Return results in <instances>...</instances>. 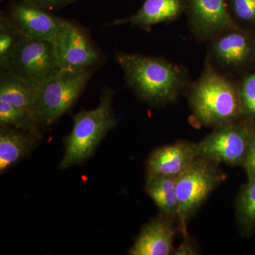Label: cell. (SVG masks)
<instances>
[{
  "mask_svg": "<svg viewBox=\"0 0 255 255\" xmlns=\"http://www.w3.org/2000/svg\"><path fill=\"white\" fill-rule=\"evenodd\" d=\"M116 60L123 70L127 85L152 105L173 101L185 82L184 70L162 58L121 53Z\"/></svg>",
  "mask_w": 255,
  "mask_h": 255,
  "instance_id": "obj_1",
  "label": "cell"
},
{
  "mask_svg": "<svg viewBox=\"0 0 255 255\" xmlns=\"http://www.w3.org/2000/svg\"><path fill=\"white\" fill-rule=\"evenodd\" d=\"M113 97L114 92L106 88L97 107L82 110L73 116V129L64 139V155L60 169L88 160L107 132L117 127L118 121L112 107Z\"/></svg>",
  "mask_w": 255,
  "mask_h": 255,
  "instance_id": "obj_2",
  "label": "cell"
},
{
  "mask_svg": "<svg viewBox=\"0 0 255 255\" xmlns=\"http://www.w3.org/2000/svg\"><path fill=\"white\" fill-rule=\"evenodd\" d=\"M189 101L196 118L206 126L232 124L243 113L239 90L209 63L193 85Z\"/></svg>",
  "mask_w": 255,
  "mask_h": 255,
  "instance_id": "obj_3",
  "label": "cell"
},
{
  "mask_svg": "<svg viewBox=\"0 0 255 255\" xmlns=\"http://www.w3.org/2000/svg\"><path fill=\"white\" fill-rule=\"evenodd\" d=\"M93 70H61L35 88L33 119L37 125L50 126L68 112L86 87Z\"/></svg>",
  "mask_w": 255,
  "mask_h": 255,
  "instance_id": "obj_4",
  "label": "cell"
},
{
  "mask_svg": "<svg viewBox=\"0 0 255 255\" xmlns=\"http://www.w3.org/2000/svg\"><path fill=\"white\" fill-rule=\"evenodd\" d=\"M1 70L36 88L61 68L53 42L23 37Z\"/></svg>",
  "mask_w": 255,
  "mask_h": 255,
  "instance_id": "obj_5",
  "label": "cell"
},
{
  "mask_svg": "<svg viewBox=\"0 0 255 255\" xmlns=\"http://www.w3.org/2000/svg\"><path fill=\"white\" fill-rule=\"evenodd\" d=\"M222 179L211 160L202 157H198L189 168L177 176L178 216L184 229H186V223L191 215L206 200Z\"/></svg>",
  "mask_w": 255,
  "mask_h": 255,
  "instance_id": "obj_6",
  "label": "cell"
},
{
  "mask_svg": "<svg viewBox=\"0 0 255 255\" xmlns=\"http://www.w3.org/2000/svg\"><path fill=\"white\" fill-rule=\"evenodd\" d=\"M61 70L73 72L93 70L102 54L88 31L80 24L64 18L53 41Z\"/></svg>",
  "mask_w": 255,
  "mask_h": 255,
  "instance_id": "obj_7",
  "label": "cell"
},
{
  "mask_svg": "<svg viewBox=\"0 0 255 255\" xmlns=\"http://www.w3.org/2000/svg\"><path fill=\"white\" fill-rule=\"evenodd\" d=\"M252 132L246 126L232 124L221 126L198 143L196 155L215 162L236 165L245 162Z\"/></svg>",
  "mask_w": 255,
  "mask_h": 255,
  "instance_id": "obj_8",
  "label": "cell"
},
{
  "mask_svg": "<svg viewBox=\"0 0 255 255\" xmlns=\"http://www.w3.org/2000/svg\"><path fill=\"white\" fill-rule=\"evenodd\" d=\"M4 13L23 36L51 42L64 19L52 14L31 0L15 2Z\"/></svg>",
  "mask_w": 255,
  "mask_h": 255,
  "instance_id": "obj_9",
  "label": "cell"
},
{
  "mask_svg": "<svg viewBox=\"0 0 255 255\" xmlns=\"http://www.w3.org/2000/svg\"><path fill=\"white\" fill-rule=\"evenodd\" d=\"M187 3L191 29L201 39L215 38L237 28L225 0H187Z\"/></svg>",
  "mask_w": 255,
  "mask_h": 255,
  "instance_id": "obj_10",
  "label": "cell"
},
{
  "mask_svg": "<svg viewBox=\"0 0 255 255\" xmlns=\"http://www.w3.org/2000/svg\"><path fill=\"white\" fill-rule=\"evenodd\" d=\"M198 158L194 144L177 142L153 151L147 162V181L160 176L177 177Z\"/></svg>",
  "mask_w": 255,
  "mask_h": 255,
  "instance_id": "obj_11",
  "label": "cell"
},
{
  "mask_svg": "<svg viewBox=\"0 0 255 255\" xmlns=\"http://www.w3.org/2000/svg\"><path fill=\"white\" fill-rule=\"evenodd\" d=\"M215 59L226 67H239L248 63L255 53L253 38L246 32L233 28L216 37L211 45Z\"/></svg>",
  "mask_w": 255,
  "mask_h": 255,
  "instance_id": "obj_12",
  "label": "cell"
},
{
  "mask_svg": "<svg viewBox=\"0 0 255 255\" xmlns=\"http://www.w3.org/2000/svg\"><path fill=\"white\" fill-rule=\"evenodd\" d=\"M182 0H145L135 14L116 19L113 25L130 24L150 31L155 25L177 18L182 12Z\"/></svg>",
  "mask_w": 255,
  "mask_h": 255,
  "instance_id": "obj_13",
  "label": "cell"
},
{
  "mask_svg": "<svg viewBox=\"0 0 255 255\" xmlns=\"http://www.w3.org/2000/svg\"><path fill=\"white\" fill-rule=\"evenodd\" d=\"M38 131L0 128V172L4 173L30 153L38 140Z\"/></svg>",
  "mask_w": 255,
  "mask_h": 255,
  "instance_id": "obj_14",
  "label": "cell"
},
{
  "mask_svg": "<svg viewBox=\"0 0 255 255\" xmlns=\"http://www.w3.org/2000/svg\"><path fill=\"white\" fill-rule=\"evenodd\" d=\"M174 231L167 221L156 219L146 225L128 255H168L172 248Z\"/></svg>",
  "mask_w": 255,
  "mask_h": 255,
  "instance_id": "obj_15",
  "label": "cell"
},
{
  "mask_svg": "<svg viewBox=\"0 0 255 255\" xmlns=\"http://www.w3.org/2000/svg\"><path fill=\"white\" fill-rule=\"evenodd\" d=\"M176 182L177 177L160 176L152 178L146 182V192L164 216L169 219H173L178 216L179 201Z\"/></svg>",
  "mask_w": 255,
  "mask_h": 255,
  "instance_id": "obj_16",
  "label": "cell"
},
{
  "mask_svg": "<svg viewBox=\"0 0 255 255\" xmlns=\"http://www.w3.org/2000/svg\"><path fill=\"white\" fill-rule=\"evenodd\" d=\"M35 88L6 72L0 73V100L32 114ZM33 115V114H32Z\"/></svg>",
  "mask_w": 255,
  "mask_h": 255,
  "instance_id": "obj_17",
  "label": "cell"
},
{
  "mask_svg": "<svg viewBox=\"0 0 255 255\" xmlns=\"http://www.w3.org/2000/svg\"><path fill=\"white\" fill-rule=\"evenodd\" d=\"M0 125L27 131H38V125L31 112L2 100H0Z\"/></svg>",
  "mask_w": 255,
  "mask_h": 255,
  "instance_id": "obj_18",
  "label": "cell"
},
{
  "mask_svg": "<svg viewBox=\"0 0 255 255\" xmlns=\"http://www.w3.org/2000/svg\"><path fill=\"white\" fill-rule=\"evenodd\" d=\"M23 36L4 12L0 16V68H4Z\"/></svg>",
  "mask_w": 255,
  "mask_h": 255,
  "instance_id": "obj_19",
  "label": "cell"
},
{
  "mask_svg": "<svg viewBox=\"0 0 255 255\" xmlns=\"http://www.w3.org/2000/svg\"><path fill=\"white\" fill-rule=\"evenodd\" d=\"M240 215L245 224L255 226V178L249 179L242 194L239 204Z\"/></svg>",
  "mask_w": 255,
  "mask_h": 255,
  "instance_id": "obj_20",
  "label": "cell"
},
{
  "mask_svg": "<svg viewBox=\"0 0 255 255\" xmlns=\"http://www.w3.org/2000/svg\"><path fill=\"white\" fill-rule=\"evenodd\" d=\"M239 92L243 113L255 117V73L243 80Z\"/></svg>",
  "mask_w": 255,
  "mask_h": 255,
  "instance_id": "obj_21",
  "label": "cell"
},
{
  "mask_svg": "<svg viewBox=\"0 0 255 255\" xmlns=\"http://www.w3.org/2000/svg\"><path fill=\"white\" fill-rule=\"evenodd\" d=\"M231 10L238 19L255 24V0H230Z\"/></svg>",
  "mask_w": 255,
  "mask_h": 255,
  "instance_id": "obj_22",
  "label": "cell"
},
{
  "mask_svg": "<svg viewBox=\"0 0 255 255\" xmlns=\"http://www.w3.org/2000/svg\"><path fill=\"white\" fill-rule=\"evenodd\" d=\"M249 179L255 178V131L252 132L249 149L244 162Z\"/></svg>",
  "mask_w": 255,
  "mask_h": 255,
  "instance_id": "obj_23",
  "label": "cell"
},
{
  "mask_svg": "<svg viewBox=\"0 0 255 255\" xmlns=\"http://www.w3.org/2000/svg\"><path fill=\"white\" fill-rule=\"evenodd\" d=\"M31 1L39 5L43 9L50 11L61 9L77 0H31Z\"/></svg>",
  "mask_w": 255,
  "mask_h": 255,
  "instance_id": "obj_24",
  "label": "cell"
},
{
  "mask_svg": "<svg viewBox=\"0 0 255 255\" xmlns=\"http://www.w3.org/2000/svg\"><path fill=\"white\" fill-rule=\"evenodd\" d=\"M0 1H3V0H0Z\"/></svg>",
  "mask_w": 255,
  "mask_h": 255,
  "instance_id": "obj_25",
  "label": "cell"
}]
</instances>
